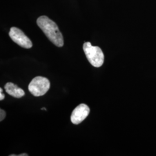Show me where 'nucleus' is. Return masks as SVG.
Returning <instances> with one entry per match:
<instances>
[{
    "instance_id": "nucleus-1",
    "label": "nucleus",
    "mask_w": 156,
    "mask_h": 156,
    "mask_svg": "<svg viewBox=\"0 0 156 156\" xmlns=\"http://www.w3.org/2000/svg\"><path fill=\"white\" fill-rule=\"evenodd\" d=\"M37 23L54 45L58 47H62L64 45L62 35L56 23L46 16H42L37 19Z\"/></svg>"
},
{
    "instance_id": "nucleus-2",
    "label": "nucleus",
    "mask_w": 156,
    "mask_h": 156,
    "mask_svg": "<svg viewBox=\"0 0 156 156\" xmlns=\"http://www.w3.org/2000/svg\"><path fill=\"white\" fill-rule=\"evenodd\" d=\"M84 52L88 61L93 67H100L104 62V55L100 47L92 46L89 42L83 46Z\"/></svg>"
},
{
    "instance_id": "nucleus-3",
    "label": "nucleus",
    "mask_w": 156,
    "mask_h": 156,
    "mask_svg": "<svg viewBox=\"0 0 156 156\" xmlns=\"http://www.w3.org/2000/svg\"><path fill=\"white\" fill-rule=\"evenodd\" d=\"M50 82L45 77L37 76L28 85L29 91L35 97L45 95L50 89Z\"/></svg>"
},
{
    "instance_id": "nucleus-4",
    "label": "nucleus",
    "mask_w": 156,
    "mask_h": 156,
    "mask_svg": "<svg viewBox=\"0 0 156 156\" xmlns=\"http://www.w3.org/2000/svg\"><path fill=\"white\" fill-rule=\"evenodd\" d=\"M9 35L14 42L23 48L30 49L33 46V44L31 40L28 38L21 30L18 28L15 27H12Z\"/></svg>"
},
{
    "instance_id": "nucleus-5",
    "label": "nucleus",
    "mask_w": 156,
    "mask_h": 156,
    "mask_svg": "<svg viewBox=\"0 0 156 156\" xmlns=\"http://www.w3.org/2000/svg\"><path fill=\"white\" fill-rule=\"evenodd\" d=\"M90 108L84 104L78 105L73 111L71 116V120L74 124H79L82 123L89 115Z\"/></svg>"
},
{
    "instance_id": "nucleus-6",
    "label": "nucleus",
    "mask_w": 156,
    "mask_h": 156,
    "mask_svg": "<svg viewBox=\"0 0 156 156\" xmlns=\"http://www.w3.org/2000/svg\"><path fill=\"white\" fill-rule=\"evenodd\" d=\"M4 88L5 89L6 92L8 94L16 98H20L25 94L23 90L11 82H8L6 84Z\"/></svg>"
},
{
    "instance_id": "nucleus-7",
    "label": "nucleus",
    "mask_w": 156,
    "mask_h": 156,
    "mask_svg": "<svg viewBox=\"0 0 156 156\" xmlns=\"http://www.w3.org/2000/svg\"><path fill=\"white\" fill-rule=\"evenodd\" d=\"M6 116L5 112L4 111V110H2V109H0V121L2 122L4 118Z\"/></svg>"
},
{
    "instance_id": "nucleus-8",
    "label": "nucleus",
    "mask_w": 156,
    "mask_h": 156,
    "mask_svg": "<svg viewBox=\"0 0 156 156\" xmlns=\"http://www.w3.org/2000/svg\"><path fill=\"white\" fill-rule=\"evenodd\" d=\"M0 91H1V93H0V100H3L5 98V95H4V94H3V93H2V88H0Z\"/></svg>"
},
{
    "instance_id": "nucleus-9",
    "label": "nucleus",
    "mask_w": 156,
    "mask_h": 156,
    "mask_svg": "<svg viewBox=\"0 0 156 156\" xmlns=\"http://www.w3.org/2000/svg\"><path fill=\"white\" fill-rule=\"evenodd\" d=\"M28 155L26 153H23L21 154H19V155H17V156H28Z\"/></svg>"
},
{
    "instance_id": "nucleus-10",
    "label": "nucleus",
    "mask_w": 156,
    "mask_h": 156,
    "mask_svg": "<svg viewBox=\"0 0 156 156\" xmlns=\"http://www.w3.org/2000/svg\"><path fill=\"white\" fill-rule=\"evenodd\" d=\"M41 110H45V111H46V109L45 108H41Z\"/></svg>"
}]
</instances>
